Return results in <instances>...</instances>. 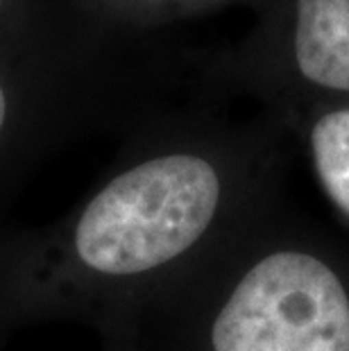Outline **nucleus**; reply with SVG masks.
Listing matches in <instances>:
<instances>
[{"label": "nucleus", "mask_w": 349, "mask_h": 351, "mask_svg": "<svg viewBox=\"0 0 349 351\" xmlns=\"http://www.w3.org/2000/svg\"><path fill=\"white\" fill-rule=\"evenodd\" d=\"M220 202V177L195 154L157 156L118 175L82 213L80 258L95 272L154 270L193 247Z\"/></svg>", "instance_id": "obj_1"}, {"label": "nucleus", "mask_w": 349, "mask_h": 351, "mask_svg": "<svg viewBox=\"0 0 349 351\" xmlns=\"http://www.w3.org/2000/svg\"><path fill=\"white\" fill-rule=\"evenodd\" d=\"M213 351H349V293L322 258L279 250L254 263L220 308Z\"/></svg>", "instance_id": "obj_2"}, {"label": "nucleus", "mask_w": 349, "mask_h": 351, "mask_svg": "<svg viewBox=\"0 0 349 351\" xmlns=\"http://www.w3.org/2000/svg\"><path fill=\"white\" fill-rule=\"evenodd\" d=\"M293 50L304 80L349 93V0H295Z\"/></svg>", "instance_id": "obj_3"}, {"label": "nucleus", "mask_w": 349, "mask_h": 351, "mask_svg": "<svg viewBox=\"0 0 349 351\" xmlns=\"http://www.w3.org/2000/svg\"><path fill=\"white\" fill-rule=\"evenodd\" d=\"M311 154L324 193L349 218V107L317 118L311 130Z\"/></svg>", "instance_id": "obj_4"}, {"label": "nucleus", "mask_w": 349, "mask_h": 351, "mask_svg": "<svg viewBox=\"0 0 349 351\" xmlns=\"http://www.w3.org/2000/svg\"><path fill=\"white\" fill-rule=\"evenodd\" d=\"M5 114H7V102H5L3 86H0V132H3V125H5Z\"/></svg>", "instance_id": "obj_5"}]
</instances>
